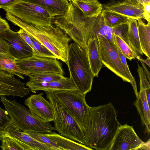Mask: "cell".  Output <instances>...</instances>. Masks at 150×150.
Listing matches in <instances>:
<instances>
[{"label":"cell","instance_id":"cell-17","mask_svg":"<svg viewBox=\"0 0 150 150\" xmlns=\"http://www.w3.org/2000/svg\"><path fill=\"white\" fill-rule=\"evenodd\" d=\"M37 5L47 11L53 18L63 15L69 9L67 0H21Z\"/></svg>","mask_w":150,"mask_h":150},{"label":"cell","instance_id":"cell-7","mask_svg":"<svg viewBox=\"0 0 150 150\" xmlns=\"http://www.w3.org/2000/svg\"><path fill=\"white\" fill-rule=\"evenodd\" d=\"M3 9L27 23L40 25L52 23L53 18L47 11L38 5L21 0Z\"/></svg>","mask_w":150,"mask_h":150},{"label":"cell","instance_id":"cell-24","mask_svg":"<svg viewBox=\"0 0 150 150\" xmlns=\"http://www.w3.org/2000/svg\"><path fill=\"white\" fill-rule=\"evenodd\" d=\"M15 59L10 54L0 53V69L11 73L22 79L26 74L17 66Z\"/></svg>","mask_w":150,"mask_h":150},{"label":"cell","instance_id":"cell-3","mask_svg":"<svg viewBox=\"0 0 150 150\" xmlns=\"http://www.w3.org/2000/svg\"><path fill=\"white\" fill-rule=\"evenodd\" d=\"M67 61L70 74L77 91L86 96L91 90L94 77L86 49L74 42L71 43L68 45Z\"/></svg>","mask_w":150,"mask_h":150},{"label":"cell","instance_id":"cell-43","mask_svg":"<svg viewBox=\"0 0 150 150\" xmlns=\"http://www.w3.org/2000/svg\"><path fill=\"white\" fill-rule=\"evenodd\" d=\"M139 60L143 62L144 63H145L149 67H150V58L147 57L146 59H143L140 58L139 59Z\"/></svg>","mask_w":150,"mask_h":150},{"label":"cell","instance_id":"cell-8","mask_svg":"<svg viewBox=\"0 0 150 150\" xmlns=\"http://www.w3.org/2000/svg\"><path fill=\"white\" fill-rule=\"evenodd\" d=\"M102 63L124 81L131 82L122 62L115 44L103 36L97 35Z\"/></svg>","mask_w":150,"mask_h":150},{"label":"cell","instance_id":"cell-41","mask_svg":"<svg viewBox=\"0 0 150 150\" xmlns=\"http://www.w3.org/2000/svg\"><path fill=\"white\" fill-rule=\"evenodd\" d=\"M141 149L150 150V139L146 142H144L139 150Z\"/></svg>","mask_w":150,"mask_h":150},{"label":"cell","instance_id":"cell-23","mask_svg":"<svg viewBox=\"0 0 150 150\" xmlns=\"http://www.w3.org/2000/svg\"><path fill=\"white\" fill-rule=\"evenodd\" d=\"M139 40L142 52L150 58V22L145 23L142 19L137 20Z\"/></svg>","mask_w":150,"mask_h":150},{"label":"cell","instance_id":"cell-18","mask_svg":"<svg viewBox=\"0 0 150 150\" xmlns=\"http://www.w3.org/2000/svg\"><path fill=\"white\" fill-rule=\"evenodd\" d=\"M86 49L92 72L94 77H98L103 65L101 60L99 45L96 36L89 39Z\"/></svg>","mask_w":150,"mask_h":150},{"label":"cell","instance_id":"cell-12","mask_svg":"<svg viewBox=\"0 0 150 150\" xmlns=\"http://www.w3.org/2000/svg\"><path fill=\"white\" fill-rule=\"evenodd\" d=\"M14 75L0 69V97L11 96L24 98L29 94L30 88Z\"/></svg>","mask_w":150,"mask_h":150},{"label":"cell","instance_id":"cell-22","mask_svg":"<svg viewBox=\"0 0 150 150\" xmlns=\"http://www.w3.org/2000/svg\"><path fill=\"white\" fill-rule=\"evenodd\" d=\"M45 134L53 141L61 150H92L86 145L61 135L55 132Z\"/></svg>","mask_w":150,"mask_h":150},{"label":"cell","instance_id":"cell-37","mask_svg":"<svg viewBox=\"0 0 150 150\" xmlns=\"http://www.w3.org/2000/svg\"><path fill=\"white\" fill-rule=\"evenodd\" d=\"M19 0H0V8H3L14 4Z\"/></svg>","mask_w":150,"mask_h":150},{"label":"cell","instance_id":"cell-39","mask_svg":"<svg viewBox=\"0 0 150 150\" xmlns=\"http://www.w3.org/2000/svg\"><path fill=\"white\" fill-rule=\"evenodd\" d=\"M131 3L138 5L142 6L143 4L150 2V0H125Z\"/></svg>","mask_w":150,"mask_h":150},{"label":"cell","instance_id":"cell-21","mask_svg":"<svg viewBox=\"0 0 150 150\" xmlns=\"http://www.w3.org/2000/svg\"><path fill=\"white\" fill-rule=\"evenodd\" d=\"M128 28L122 38L138 55H143L138 33L137 21L129 18L127 23Z\"/></svg>","mask_w":150,"mask_h":150},{"label":"cell","instance_id":"cell-20","mask_svg":"<svg viewBox=\"0 0 150 150\" xmlns=\"http://www.w3.org/2000/svg\"><path fill=\"white\" fill-rule=\"evenodd\" d=\"M89 19L90 25V38L99 35L115 43L113 29L106 25L101 13L97 16L89 18Z\"/></svg>","mask_w":150,"mask_h":150},{"label":"cell","instance_id":"cell-34","mask_svg":"<svg viewBox=\"0 0 150 150\" xmlns=\"http://www.w3.org/2000/svg\"><path fill=\"white\" fill-rule=\"evenodd\" d=\"M18 32L21 36L33 50L32 42L29 35L25 31L21 28Z\"/></svg>","mask_w":150,"mask_h":150},{"label":"cell","instance_id":"cell-9","mask_svg":"<svg viewBox=\"0 0 150 150\" xmlns=\"http://www.w3.org/2000/svg\"><path fill=\"white\" fill-rule=\"evenodd\" d=\"M56 58L42 57L33 55L28 58L16 60L18 67L26 76L44 72L64 75L61 63Z\"/></svg>","mask_w":150,"mask_h":150},{"label":"cell","instance_id":"cell-44","mask_svg":"<svg viewBox=\"0 0 150 150\" xmlns=\"http://www.w3.org/2000/svg\"><path fill=\"white\" fill-rule=\"evenodd\" d=\"M74 1H79L83 2H96L98 1V0H73Z\"/></svg>","mask_w":150,"mask_h":150},{"label":"cell","instance_id":"cell-32","mask_svg":"<svg viewBox=\"0 0 150 150\" xmlns=\"http://www.w3.org/2000/svg\"><path fill=\"white\" fill-rule=\"evenodd\" d=\"M7 112L0 107V141H2L6 131L11 124Z\"/></svg>","mask_w":150,"mask_h":150},{"label":"cell","instance_id":"cell-27","mask_svg":"<svg viewBox=\"0 0 150 150\" xmlns=\"http://www.w3.org/2000/svg\"><path fill=\"white\" fill-rule=\"evenodd\" d=\"M29 81L34 82H51L58 81L67 77L55 73L44 72L29 75Z\"/></svg>","mask_w":150,"mask_h":150},{"label":"cell","instance_id":"cell-30","mask_svg":"<svg viewBox=\"0 0 150 150\" xmlns=\"http://www.w3.org/2000/svg\"><path fill=\"white\" fill-rule=\"evenodd\" d=\"M29 35L32 42L33 55L40 57L57 58L45 46L33 37Z\"/></svg>","mask_w":150,"mask_h":150},{"label":"cell","instance_id":"cell-10","mask_svg":"<svg viewBox=\"0 0 150 150\" xmlns=\"http://www.w3.org/2000/svg\"><path fill=\"white\" fill-rule=\"evenodd\" d=\"M132 126L127 124L119 127L109 150H139L144 143Z\"/></svg>","mask_w":150,"mask_h":150},{"label":"cell","instance_id":"cell-36","mask_svg":"<svg viewBox=\"0 0 150 150\" xmlns=\"http://www.w3.org/2000/svg\"><path fill=\"white\" fill-rule=\"evenodd\" d=\"M10 29L9 25L5 19L2 18L0 15V33Z\"/></svg>","mask_w":150,"mask_h":150},{"label":"cell","instance_id":"cell-31","mask_svg":"<svg viewBox=\"0 0 150 150\" xmlns=\"http://www.w3.org/2000/svg\"><path fill=\"white\" fill-rule=\"evenodd\" d=\"M25 132L35 139L50 146L53 150H61L56 144L46 136L45 133L36 132Z\"/></svg>","mask_w":150,"mask_h":150},{"label":"cell","instance_id":"cell-38","mask_svg":"<svg viewBox=\"0 0 150 150\" xmlns=\"http://www.w3.org/2000/svg\"><path fill=\"white\" fill-rule=\"evenodd\" d=\"M0 53L10 54L8 48L6 43L0 39Z\"/></svg>","mask_w":150,"mask_h":150},{"label":"cell","instance_id":"cell-40","mask_svg":"<svg viewBox=\"0 0 150 150\" xmlns=\"http://www.w3.org/2000/svg\"><path fill=\"white\" fill-rule=\"evenodd\" d=\"M141 62L142 63V69L146 75V76L147 78L149 79V82H150V72L148 70L147 68L146 67V65H145L144 63L141 61Z\"/></svg>","mask_w":150,"mask_h":150},{"label":"cell","instance_id":"cell-13","mask_svg":"<svg viewBox=\"0 0 150 150\" xmlns=\"http://www.w3.org/2000/svg\"><path fill=\"white\" fill-rule=\"evenodd\" d=\"M40 93L31 95L25 101L24 104L30 111L43 121L50 122L54 119L53 109L50 101Z\"/></svg>","mask_w":150,"mask_h":150},{"label":"cell","instance_id":"cell-33","mask_svg":"<svg viewBox=\"0 0 150 150\" xmlns=\"http://www.w3.org/2000/svg\"><path fill=\"white\" fill-rule=\"evenodd\" d=\"M115 43V44L117 46L120 59L122 62L125 67L126 72L127 73L128 76L131 82L130 83L131 84L132 86L135 94L137 98L138 97L139 94L137 90V84L135 79L132 76L129 70L127 63L126 58L123 55L116 44Z\"/></svg>","mask_w":150,"mask_h":150},{"label":"cell","instance_id":"cell-42","mask_svg":"<svg viewBox=\"0 0 150 150\" xmlns=\"http://www.w3.org/2000/svg\"><path fill=\"white\" fill-rule=\"evenodd\" d=\"M146 93L149 105H150V87L146 88Z\"/></svg>","mask_w":150,"mask_h":150},{"label":"cell","instance_id":"cell-6","mask_svg":"<svg viewBox=\"0 0 150 150\" xmlns=\"http://www.w3.org/2000/svg\"><path fill=\"white\" fill-rule=\"evenodd\" d=\"M64 108L84 132L86 131L91 107L85 96L77 91H59L52 92Z\"/></svg>","mask_w":150,"mask_h":150},{"label":"cell","instance_id":"cell-25","mask_svg":"<svg viewBox=\"0 0 150 150\" xmlns=\"http://www.w3.org/2000/svg\"><path fill=\"white\" fill-rule=\"evenodd\" d=\"M83 13V17L85 18L97 16L100 15L103 9L102 5L98 1L96 2H71Z\"/></svg>","mask_w":150,"mask_h":150},{"label":"cell","instance_id":"cell-4","mask_svg":"<svg viewBox=\"0 0 150 150\" xmlns=\"http://www.w3.org/2000/svg\"><path fill=\"white\" fill-rule=\"evenodd\" d=\"M1 101L10 118L11 124L23 132L51 133L54 128L50 122L42 121L29 110L15 100L5 96L0 97Z\"/></svg>","mask_w":150,"mask_h":150},{"label":"cell","instance_id":"cell-14","mask_svg":"<svg viewBox=\"0 0 150 150\" xmlns=\"http://www.w3.org/2000/svg\"><path fill=\"white\" fill-rule=\"evenodd\" d=\"M26 85L34 93L39 90L50 92L59 91H77L70 75L69 78L67 77L56 81L34 82L29 81L26 83Z\"/></svg>","mask_w":150,"mask_h":150},{"label":"cell","instance_id":"cell-29","mask_svg":"<svg viewBox=\"0 0 150 150\" xmlns=\"http://www.w3.org/2000/svg\"><path fill=\"white\" fill-rule=\"evenodd\" d=\"M115 43L123 55L130 60L137 59L139 60L140 56L137 54L120 37L114 34Z\"/></svg>","mask_w":150,"mask_h":150},{"label":"cell","instance_id":"cell-45","mask_svg":"<svg viewBox=\"0 0 150 150\" xmlns=\"http://www.w3.org/2000/svg\"><path fill=\"white\" fill-rule=\"evenodd\" d=\"M68 0L70 2H73L74 1L73 0Z\"/></svg>","mask_w":150,"mask_h":150},{"label":"cell","instance_id":"cell-15","mask_svg":"<svg viewBox=\"0 0 150 150\" xmlns=\"http://www.w3.org/2000/svg\"><path fill=\"white\" fill-rule=\"evenodd\" d=\"M104 9L137 21L143 18V6L135 5L126 0L112 1L104 6Z\"/></svg>","mask_w":150,"mask_h":150},{"label":"cell","instance_id":"cell-1","mask_svg":"<svg viewBox=\"0 0 150 150\" xmlns=\"http://www.w3.org/2000/svg\"><path fill=\"white\" fill-rule=\"evenodd\" d=\"M120 125L111 103L91 107L87 130L84 133L86 146L96 150H109Z\"/></svg>","mask_w":150,"mask_h":150},{"label":"cell","instance_id":"cell-5","mask_svg":"<svg viewBox=\"0 0 150 150\" xmlns=\"http://www.w3.org/2000/svg\"><path fill=\"white\" fill-rule=\"evenodd\" d=\"M45 92L53 109L54 130L61 136L86 145L83 132L78 124L64 108L52 92Z\"/></svg>","mask_w":150,"mask_h":150},{"label":"cell","instance_id":"cell-35","mask_svg":"<svg viewBox=\"0 0 150 150\" xmlns=\"http://www.w3.org/2000/svg\"><path fill=\"white\" fill-rule=\"evenodd\" d=\"M143 18L147 22H150V2L145 3L143 5Z\"/></svg>","mask_w":150,"mask_h":150},{"label":"cell","instance_id":"cell-26","mask_svg":"<svg viewBox=\"0 0 150 150\" xmlns=\"http://www.w3.org/2000/svg\"><path fill=\"white\" fill-rule=\"evenodd\" d=\"M101 14L106 25L112 28L127 24L129 18L104 8L103 9Z\"/></svg>","mask_w":150,"mask_h":150},{"label":"cell","instance_id":"cell-2","mask_svg":"<svg viewBox=\"0 0 150 150\" xmlns=\"http://www.w3.org/2000/svg\"><path fill=\"white\" fill-rule=\"evenodd\" d=\"M6 19L23 29L45 46L59 59L68 64V49L71 40L67 35L58 27L35 25L25 22L11 13L6 12Z\"/></svg>","mask_w":150,"mask_h":150},{"label":"cell","instance_id":"cell-28","mask_svg":"<svg viewBox=\"0 0 150 150\" xmlns=\"http://www.w3.org/2000/svg\"><path fill=\"white\" fill-rule=\"evenodd\" d=\"M0 148L2 150H31L17 140L9 136L3 137Z\"/></svg>","mask_w":150,"mask_h":150},{"label":"cell","instance_id":"cell-19","mask_svg":"<svg viewBox=\"0 0 150 150\" xmlns=\"http://www.w3.org/2000/svg\"><path fill=\"white\" fill-rule=\"evenodd\" d=\"M145 87L140 86L138 96L134 103L138 114L139 115L142 126H145V131L149 134L150 132V110L146 98Z\"/></svg>","mask_w":150,"mask_h":150},{"label":"cell","instance_id":"cell-16","mask_svg":"<svg viewBox=\"0 0 150 150\" xmlns=\"http://www.w3.org/2000/svg\"><path fill=\"white\" fill-rule=\"evenodd\" d=\"M6 136L17 140L29 147L31 150H53L50 146L35 139L11 124L7 128L3 137Z\"/></svg>","mask_w":150,"mask_h":150},{"label":"cell","instance_id":"cell-11","mask_svg":"<svg viewBox=\"0 0 150 150\" xmlns=\"http://www.w3.org/2000/svg\"><path fill=\"white\" fill-rule=\"evenodd\" d=\"M0 39L6 43L9 54L16 59L26 58L33 55V49L18 32L9 29L0 33Z\"/></svg>","mask_w":150,"mask_h":150}]
</instances>
